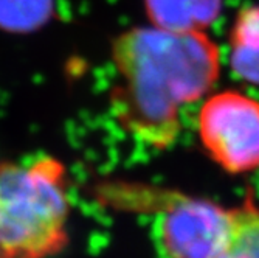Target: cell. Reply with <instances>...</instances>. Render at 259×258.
Returning a JSON list of instances; mask_svg holds the SVG:
<instances>
[{
	"mask_svg": "<svg viewBox=\"0 0 259 258\" xmlns=\"http://www.w3.org/2000/svg\"><path fill=\"white\" fill-rule=\"evenodd\" d=\"M199 140L228 174L259 170V101L239 90L206 97L197 115Z\"/></svg>",
	"mask_w": 259,
	"mask_h": 258,
	"instance_id": "cell-3",
	"label": "cell"
},
{
	"mask_svg": "<svg viewBox=\"0 0 259 258\" xmlns=\"http://www.w3.org/2000/svg\"><path fill=\"white\" fill-rule=\"evenodd\" d=\"M154 28L172 33H206L222 11V0H145Z\"/></svg>",
	"mask_w": 259,
	"mask_h": 258,
	"instance_id": "cell-5",
	"label": "cell"
},
{
	"mask_svg": "<svg viewBox=\"0 0 259 258\" xmlns=\"http://www.w3.org/2000/svg\"><path fill=\"white\" fill-rule=\"evenodd\" d=\"M112 58L120 75L110 97L115 119L157 151L177 142L182 107L205 98L221 77L219 45L206 33L134 27L113 41Z\"/></svg>",
	"mask_w": 259,
	"mask_h": 258,
	"instance_id": "cell-1",
	"label": "cell"
},
{
	"mask_svg": "<svg viewBox=\"0 0 259 258\" xmlns=\"http://www.w3.org/2000/svg\"><path fill=\"white\" fill-rule=\"evenodd\" d=\"M230 67L239 80L259 86V4L244 7L230 30Z\"/></svg>",
	"mask_w": 259,
	"mask_h": 258,
	"instance_id": "cell-6",
	"label": "cell"
},
{
	"mask_svg": "<svg viewBox=\"0 0 259 258\" xmlns=\"http://www.w3.org/2000/svg\"><path fill=\"white\" fill-rule=\"evenodd\" d=\"M209 258H259V204L251 193L230 208L225 237Z\"/></svg>",
	"mask_w": 259,
	"mask_h": 258,
	"instance_id": "cell-7",
	"label": "cell"
},
{
	"mask_svg": "<svg viewBox=\"0 0 259 258\" xmlns=\"http://www.w3.org/2000/svg\"><path fill=\"white\" fill-rule=\"evenodd\" d=\"M64 168L52 159L0 165V258H42L65 240Z\"/></svg>",
	"mask_w": 259,
	"mask_h": 258,
	"instance_id": "cell-2",
	"label": "cell"
},
{
	"mask_svg": "<svg viewBox=\"0 0 259 258\" xmlns=\"http://www.w3.org/2000/svg\"><path fill=\"white\" fill-rule=\"evenodd\" d=\"M53 0H0V28L30 33L44 27L53 14Z\"/></svg>",
	"mask_w": 259,
	"mask_h": 258,
	"instance_id": "cell-8",
	"label": "cell"
},
{
	"mask_svg": "<svg viewBox=\"0 0 259 258\" xmlns=\"http://www.w3.org/2000/svg\"><path fill=\"white\" fill-rule=\"evenodd\" d=\"M230 208L190 196H176L157 215L154 235L163 258H209L228 227Z\"/></svg>",
	"mask_w": 259,
	"mask_h": 258,
	"instance_id": "cell-4",
	"label": "cell"
}]
</instances>
